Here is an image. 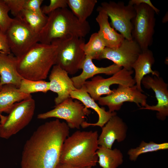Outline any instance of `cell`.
<instances>
[{"mask_svg": "<svg viewBox=\"0 0 168 168\" xmlns=\"http://www.w3.org/2000/svg\"><path fill=\"white\" fill-rule=\"evenodd\" d=\"M35 102L30 98L16 103L5 116L0 113V137L7 139L27 125L31 120Z\"/></svg>", "mask_w": 168, "mask_h": 168, "instance_id": "obj_6", "label": "cell"}, {"mask_svg": "<svg viewBox=\"0 0 168 168\" xmlns=\"http://www.w3.org/2000/svg\"><path fill=\"white\" fill-rule=\"evenodd\" d=\"M91 113L80 101L70 97L56 105L52 110L38 115L39 119L50 118L65 120L70 128L79 129L85 121L86 116Z\"/></svg>", "mask_w": 168, "mask_h": 168, "instance_id": "obj_9", "label": "cell"}, {"mask_svg": "<svg viewBox=\"0 0 168 168\" xmlns=\"http://www.w3.org/2000/svg\"><path fill=\"white\" fill-rule=\"evenodd\" d=\"M128 4L134 6L136 12L131 21L132 39L138 43L142 51L148 49L153 41L155 14H158L160 11L150 0H130Z\"/></svg>", "mask_w": 168, "mask_h": 168, "instance_id": "obj_5", "label": "cell"}, {"mask_svg": "<svg viewBox=\"0 0 168 168\" xmlns=\"http://www.w3.org/2000/svg\"><path fill=\"white\" fill-rule=\"evenodd\" d=\"M91 166L79 167L59 162L55 168H92Z\"/></svg>", "mask_w": 168, "mask_h": 168, "instance_id": "obj_34", "label": "cell"}, {"mask_svg": "<svg viewBox=\"0 0 168 168\" xmlns=\"http://www.w3.org/2000/svg\"><path fill=\"white\" fill-rule=\"evenodd\" d=\"M98 137L97 131H75L65 140L59 162L79 167L95 166Z\"/></svg>", "mask_w": 168, "mask_h": 168, "instance_id": "obj_2", "label": "cell"}, {"mask_svg": "<svg viewBox=\"0 0 168 168\" xmlns=\"http://www.w3.org/2000/svg\"><path fill=\"white\" fill-rule=\"evenodd\" d=\"M5 34L11 52L17 59L39 42V34L34 32L21 17L13 18Z\"/></svg>", "mask_w": 168, "mask_h": 168, "instance_id": "obj_8", "label": "cell"}, {"mask_svg": "<svg viewBox=\"0 0 168 168\" xmlns=\"http://www.w3.org/2000/svg\"><path fill=\"white\" fill-rule=\"evenodd\" d=\"M0 52L11 53L7 36L0 28Z\"/></svg>", "mask_w": 168, "mask_h": 168, "instance_id": "obj_33", "label": "cell"}, {"mask_svg": "<svg viewBox=\"0 0 168 168\" xmlns=\"http://www.w3.org/2000/svg\"><path fill=\"white\" fill-rule=\"evenodd\" d=\"M53 43L58 46L55 65L68 74L73 75L81 69L86 55L82 48L84 38L69 37L55 39Z\"/></svg>", "mask_w": 168, "mask_h": 168, "instance_id": "obj_7", "label": "cell"}, {"mask_svg": "<svg viewBox=\"0 0 168 168\" xmlns=\"http://www.w3.org/2000/svg\"><path fill=\"white\" fill-rule=\"evenodd\" d=\"M155 59L152 52L149 49L142 50L133 64L132 69L134 70L135 76L134 79L135 85L138 89L143 92L141 81L147 75L151 73L152 76H160L159 73L152 69Z\"/></svg>", "mask_w": 168, "mask_h": 168, "instance_id": "obj_21", "label": "cell"}, {"mask_svg": "<svg viewBox=\"0 0 168 168\" xmlns=\"http://www.w3.org/2000/svg\"><path fill=\"white\" fill-rule=\"evenodd\" d=\"M71 11L81 21H87L97 2V0H67Z\"/></svg>", "mask_w": 168, "mask_h": 168, "instance_id": "obj_24", "label": "cell"}, {"mask_svg": "<svg viewBox=\"0 0 168 168\" xmlns=\"http://www.w3.org/2000/svg\"><path fill=\"white\" fill-rule=\"evenodd\" d=\"M29 25L35 33L39 34L45 25L48 17L44 14H40L23 9L20 17Z\"/></svg>", "mask_w": 168, "mask_h": 168, "instance_id": "obj_27", "label": "cell"}, {"mask_svg": "<svg viewBox=\"0 0 168 168\" xmlns=\"http://www.w3.org/2000/svg\"><path fill=\"white\" fill-rule=\"evenodd\" d=\"M43 1V0H26L24 9L40 14H44L40 8Z\"/></svg>", "mask_w": 168, "mask_h": 168, "instance_id": "obj_32", "label": "cell"}, {"mask_svg": "<svg viewBox=\"0 0 168 168\" xmlns=\"http://www.w3.org/2000/svg\"><path fill=\"white\" fill-rule=\"evenodd\" d=\"M168 149V143L167 142L158 143L153 141L146 142L142 141L138 146L135 148L129 149L127 152V154L130 160L135 161L141 154Z\"/></svg>", "mask_w": 168, "mask_h": 168, "instance_id": "obj_25", "label": "cell"}, {"mask_svg": "<svg viewBox=\"0 0 168 168\" xmlns=\"http://www.w3.org/2000/svg\"><path fill=\"white\" fill-rule=\"evenodd\" d=\"M110 95L101 97L98 100L101 106H107L110 112L119 110L124 103L134 102L140 108L144 107L147 103V96L143 94L135 85L132 86L119 85L116 89H114Z\"/></svg>", "mask_w": 168, "mask_h": 168, "instance_id": "obj_12", "label": "cell"}, {"mask_svg": "<svg viewBox=\"0 0 168 168\" xmlns=\"http://www.w3.org/2000/svg\"><path fill=\"white\" fill-rule=\"evenodd\" d=\"M48 15L39 33V43L50 44L55 39L69 37L84 38L90 31L89 22L80 21L67 8L58 9Z\"/></svg>", "mask_w": 168, "mask_h": 168, "instance_id": "obj_3", "label": "cell"}, {"mask_svg": "<svg viewBox=\"0 0 168 168\" xmlns=\"http://www.w3.org/2000/svg\"><path fill=\"white\" fill-rule=\"evenodd\" d=\"M58 46L52 43H38L25 55L17 59V69L23 78L33 81L46 79L55 65Z\"/></svg>", "mask_w": 168, "mask_h": 168, "instance_id": "obj_4", "label": "cell"}, {"mask_svg": "<svg viewBox=\"0 0 168 168\" xmlns=\"http://www.w3.org/2000/svg\"><path fill=\"white\" fill-rule=\"evenodd\" d=\"M2 85L1 84V83H0V90L1 89L2 87Z\"/></svg>", "mask_w": 168, "mask_h": 168, "instance_id": "obj_35", "label": "cell"}, {"mask_svg": "<svg viewBox=\"0 0 168 168\" xmlns=\"http://www.w3.org/2000/svg\"><path fill=\"white\" fill-rule=\"evenodd\" d=\"M17 61L11 53L0 52V82L2 85L12 84L19 87L23 78L17 70Z\"/></svg>", "mask_w": 168, "mask_h": 168, "instance_id": "obj_19", "label": "cell"}, {"mask_svg": "<svg viewBox=\"0 0 168 168\" xmlns=\"http://www.w3.org/2000/svg\"><path fill=\"white\" fill-rule=\"evenodd\" d=\"M98 14L96 20L99 30L98 33L104 42L106 47L116 48L119 47L125 39L110 25L106 13L102 10H97Z\"/></svg>", "mask_w": 168, "mask_h": 168, "instance_id": "obj_20", "label": "cell"}, {"mask_svg": "<svg viewBox=\"0 0 168 168\" xmlns=\"http://www.w3.org/2000/svg\"><path fill=\"white\" fill-rule=\"evenodd\" d=\"M9 11V7L4 0H0V28L5 33L13 20L8 15Z\"/></svg>", "mask_w": 168, "mask_h": 168, "instance_id": "obj_29", "label": "cell"}, {"mask_svg": "<svg viewBox=\"0 0 168 168\" xmlns=\"http://www.w3.org/2000/svg\"><path fill=\"white\" fill-rule=\"evenodd\" d=\"M49 82L44 80L33 81L23 78L18 89L21 92L27 94L42 92L47 93L49 91Z\"/></svg>", "mask_w": 168, "mask_h": 168, "instance_id": "obj_28", "label": "cell"}, {"mask_svg": "<svg viewBox=\"0 0 168 168\" xmlns=\"http://www.w3.org/2000/svg\"><path fill=\"white\" fill-rule=\"evenodd\" d=\"M133 70H127L121 68L112 76L105 78L100 76H94L89 81H86L83 86L87 92L95 101L98 100L103 95H108L113 92L110 86L118 84L132 86L135 85V82L132 75Z\"/></svg>", "mask_w": 168, "mask_h": 168, "instance_id": "obj_11", "label": "cell"}, {"mask_svg": "<svg viewBox=\"0 0 168 168\" xmlns=\"http://www.w3.org/2000/svg\"><path fill=\"white\" fill-rule=\"evenodd\" d=\"M70 97L80 101L86 107L91 108L95 111L98 116L97 121L94 123L84 122L81 125L83 128L90 126H98L102 128L110 118L117 114L116 112H110L106 111L104 107H100L87 92L83 86L81 88L72 91Z\"/></svg>", "mask_w": 168, "mask_h": 168, "instance_id": "obj_17", "label": "cell"}, {"mask_svg": "<svg viewBox=\"0 0 168 168\" xmlns=\"http://www.w3.org/2000/svg\"><path fill=\"white\" fill-rule=\"evenodd\" d=\"M69 130L66 123L57 119L40 126L25 143L21 168H55Z\"/></svg>", "mask_w": 168, "mask_h": 168, "instance_id": "obj_1", "label": "cell"}, {"mask_svg": "<svg viewBox=\"0 0 168 168\" xmlns=\"http://www.w3.org/2000/svg\"><path fill=\"white\" fill-rule=\"evenodd\" d=\"M67 0H50L48 5L44 6L42 9L45 15H49L53 11L60 8H67Z\"/></svg>", "mask_w": 168, "mask_h": 168, "instance_id": "obj_31", "label": "cell"}, {"mask_svg": "<svg viewBox=\"0 0 168 168\" xmlns=\"http://www.w3.org/2000/svg\"><path fill=\"white\" fill-rule=\"evenodd\" d=\"M142 52L140 47L135 41L133 39H125L118 47H105L99 60L108 59L119 67L127 70H132L133 64Z\"/></svg>", "mask_w": 168, "mask_h": 168, "instance_id": "obj_13", "label": "cell"}, {"mask_svg": "<svg viewBox=\"0 0 168 168\" xmlns=\"http://www.w3.org/2000/svg\"><path fill=\"white\" fill-rule=\"evenodd\" d=\"M49 79V91L57 94L54 99L56 105L70 98L71 92L77 89L68 73L58 65L52 67Z\"/></svg>", "mask_w": 168, "mask_h": 168, "instance_id": "obj_15", "label": "cell"}, {"mask_svg": "<svg viewBox=\"0 0 168 168\" xmlns=\"http://www.w3.org/2000/svg\"><path fill=\"white\" fill-rule=\"evenodd\" d=\"M97 10L104 11L111 20V26L120 32L125 39L132 40L131 21L135 17L136 11L133 6L125 5L122 1L103 2Z\"/></svg>", "mask_w": 168, "mask_h": 168, "instance_id": "obj_10", "label": "cell"}, {"mask_svg": "<svg viewBox=\"0 0 168 168\" xmlns=\"http://www.w3.org/2000/svg\"><path fill=\"white\" fill-rule=\"evenodd\" d=\"M97 163L102 168H117L123 162V155L117 148L110 149L99 146L96 152Z\"/></svg>", "mask_w": 168, "mask_h": 168, "instance_id": "obj_23", "label": "cell"}, {"mask_svg": "<svg viewBox=\"0 0 168 168\" xmlns=\"http://www.w3.org/2000/svg\"><path fill=\"white\" fill-rule=\"evenodd\" d=\"M141 84L146 89H152L155 93L157 100V104L154 105L147 104L140 110H147L157 112V119L164 120L168 116V84L160 76H152L147 75L141 81Z\"/></svg>", "mask_w": 168, "mask_h": 168, "instance_id": "obj_14", "label": "cell"}, {"mask_svg": "<svg viewBox=\"0 0 168 168\" xmlns=\"http://www.w3.org/2000/svg\"><path fill=\"white\" fill-rule=\"evenodd\" d=\"M128 127L123 119L117 114L112 117L102 128L98 137L99 146L111 149L116 140L119 142L124 140L127 136Z\"/></svg>", "mask_w": 168, "mask_h": 168, "instance_id": "obj_16", "label": "cell"}, {"mask_svg": "<svg viewBox=\"0 0 168 168\" xmlns=\"http://www.w3.org/2000/svg\"><path fill=\"white\" fill-rule=\"evenodd\" d=\"M31 97V95L21 92L13 85H2L0 90V113H7L14 104Z\"/></svg>", "mask_w": 168, "mask_h": 168, "instance_id": "obj_22", "label": "cell"}, {"mask_svg": "<svg viewBox=\"0 0 168 168\" xmlns=\"http://www.w3.org/2000/svg\"><path fill=\"white\" fill-rule=\"evenodd\" d=\"M105 45L97 32L93 33L88 42L84 43L82 48L86 56L91 57L92 59L99 60V57L104 49Z\"/></svg>", "mask_w": 168, "mask_h": 168, "instance_id": "obj_26", "label": "cell"}, {"mask_svg": "<svg viewBox=\"0 0 168 168\" xmlns=\"http://www.w3.org/2000/svg\"><path fill=\"white\" fill-rule=\"evenodd\" d=\"M12 14L14 17H20L24 9L26 0H4Z\"/></svg>", "mask_w": 168, "mask_h": 168, "instance_id": "obj_30", "label": "cell"}, {"mask_svg": "<svg viewBox=\"0 0 168 168\" xmlns=\"http://www.w3.org/2000/svg\"><path fill=\"white\" fill-rule=\"evenodd\" d=\"M92 60L91 57L86 56L81 67V69L82 70V72L71 78L77 89L81 88L88 79L92 78L96 75L104 74L108 75H113L122 68L114 63L106 67H99L94 64Z\"/></svg>", "mask_w": 168, "mask_h": 168, "instance_id": "obj_18", "label": "cell"}]
</instances>
